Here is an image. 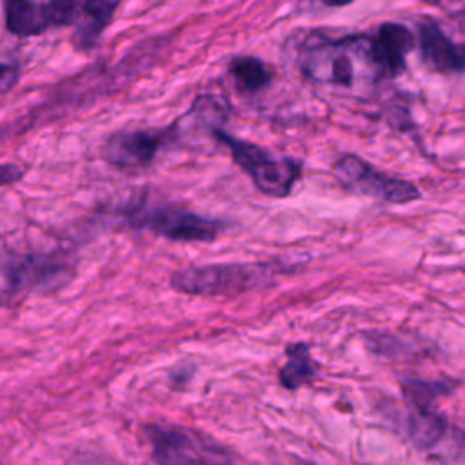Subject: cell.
I'll return each mask as SVG.
<instances>
[{
  "instance_id": "obj_1",
  "label": "cell",
  "mask_w": 465,
  "mask_h": 465,
  "mask_svg": "<svg viewBox=\"0 0 465 465\" xmlns=\"http://www.w3.org/2000/svg\"><path fill=\"white\" fill-rule=\"evenodd\" d=\"M367 54V36L327 38L311 35L298 53L302 74L314 84L351 87L356 76V56Z\"/></svg>"
},
{
  "instance_id": "obj_2",
  "label": "cell",
  "mask_w": 465,
  "mask_h": 465,
  "mask_svg": "<svg viewBox=\"0 0 465 465\" xmlns=\"http://www.w3.org/2000/svg\"><path fill=\"white\" fill-rule=\"evenodd\" d=\"M213 136L229 149L232 162L252 180L256 189L267 196L283 198L291 194L302 176V163L294 158L274 156L252 142L225 133L222 127L214 129Z\"/></svg>"
},
{
  "instance_id": "obj_3",
  "label": "cell",
  "mask_w": 465,
  "mask_h": 465,
  "mask_svg": "<svg viewBox=\"0 0 465 465\" xmlns=\"http://www.w3.org/2000/svg\"><path fill=\"white\" fill-rule=\"evenodd\" d=\"M145 432L158 465H234L229 449L194 429L153 423Z\"/></svg>"
},
{
  "instance_id": "obj_4",
  "label": "cell",
  "mask_w": 465,
  "mask_h": 465,
  "mask_svg": "<svg viewBox=\"0 0 465 465\" xmlns=\"http://www.w3.org/2000/svg\"><path fill=\"white\" fill-rule=\"evenodd\" d=\"M125 220L136 227L176 242H213L223 229V223L178 205L134 203L124 211Z\"/></svg>"
},
{
  "instance_id": "obj_5",
  "label": "cell",
  "mask_w": 465,
  "mask_h": 465,
  "mask_svg": "<svg viewBox=\"0 0 465 465\" xmlns=\"http://www.w3.org/2000/svg\"><path fill=\"white\" fill-rule=\"evenodd\" d=\"M269 274V265L258 263H220L203 267H187L171 274V287L193 296H236L242 294Z\"/></svg>"
},
{
  "instance_id": "obj_6",
  "label": "cell",
  "mask_w": 465,
  "mask_h": 465,
  "mask_svg": "<svg viewBox=\"0 0 465 465\" xmlns=\"http://www.w3.org/2000/svg\"><path fill=\"white\" fill-rule=\"evenodd\" d=\"M65 260L49 252H15L0 262V296L20 298L29 292L54 291L69 278Z\"/></svg>"
},
{
  "instance_id": "obj_7",
  "label": "cell",
  "mask_w": 465,
  "mask_h": 465,
  "mask_svg": "<svg viewBox=\"0 0 465 465\" xmlns=\"http://www.w3.org/2000/svg\"><path fill=\"white\" fill-rule=\"evenodd\" d=\"M334 176L347 191L387 203H411L421 198L412 182L378 171L356 154L340 156L334 163Z\"/></svg>"
},
{
  "instance_id": "obj_8",
  "label": "cell",
  "mask_w": 465,
  "mask_h": 465,
  "mask_svg": "<svg viewBox=\"0 0 465 465\" xmlns=\"http://www.w3.org/2000/svg\"><path fill=\"white\" fill-rule=\"evenodd\" d=\"M51 29L73 27V42L85 51L96 45L120 0H44Z\"/></svg>"
},
{
  "instance_id": "obj_9",
  "label": "cell",
  "mask_w": 465,
  "mask_h": 465,
  "mask_svg": "<svg viewBox=\"0 0 465 465\" xmlns=\"http://www.w3.org/2000/svg\"><path fill=\"white\" fill-rule=\"evenodd\" d=\"M176 134V124L163 129L118 131L104 142L102 158L116 169H142L151 165L160 149Z\"/></svg>"
},
{
  "instance_id": "obj_10",
  "label": "cell",
  "mask_w": 465,
  "mask_h": 465,
  "mask_svg": "<svg viewBox=\"0 0 465 465\" xmlns=\"http://www.w3.org/2000/svg\"><path fill=\"white\" fill-rule=\"evenodd\" d=\"M416 36L398 22H383L367 36V58L378 76L396 78L405 69V58L414 49Z\"/></svg>"
},
{
  "instance_id": "obj_11",
  "label": "cell",
  "mask_w": 465,
  "mask_h": 465,
  "mask_svg": "<svg viewBox=\"0 0 465 465\" xmlns=\"http://www.w3.org/2000/svg\"><path fill=\"white\" fill-rule=\"evenodd\" d=\"M418 47L421 60L440 74L465 73V45L454 42L438 22H418Z\"/></svg>"
},
{
  "instance_id": "obj_12",
  "label": "cell",
  "mask_w": 465,
  "mask_h": 465,
  "mask_svg": "<svg viewBox=\"0 0 465 465\" xmlns=\"http://www.w3.org/2000/svg\"><path fill=\"white\" fill-rule=\"evenodd\" d=\"M5 29L20 38L36 36L51 29L45 4L38 0H2Z\"/></svg>"
},
{
  "instance_id": "obj_13",
  "label": "cell",
  "mask_w": 465,
  "mask_h": 465,
  "mask_svg": "<svg viewBox=\"0 0 465 465\" xmlns=\"http://www.w3.org/2000/svg\"><path fill=\"white\" fill-rule=\"evenodd\" d=\"M234 87L242 94H256L269 87L272 73L265 62L254 56H234L227 67Z\"/></svg>"
},
{
  "instance_id": "obj_14",
  "label": "cell",
  "mask_w": 465,
  "mask_h": 465,
  "mask_svg": "<svg viewBox=\"0 0 465 465\" xmlns=\"http://www.w3.org/2000/svg\"><path fill=\"white\" fill-rule=\"evenodd\" d=\"M445 420L430 409H416L407 420L409 438L421 449H430L445 436Z\"/></svg>"
},
{
  "instance_id": "obj_15",
  "label": "cell",
  "mask_w": 465,
  "mask_h": 465,
  "mask_svg": "<svg viewBox=\"0 0 465 465\" xmlns=\"http://www.w3.org/2000/svg\"><path fill=\"white\" fill-rule=\"evenodd\" d=\"M314 365L307 343H292L287 347V363L280 369L278 380L285 389H298L312 380Z\"/></svg>"
},
{
  "instance_id": "obj_16",
  "label": "cell",
  "mask_w": 465,
  "mask_h": 465,
  "mask_svg": "<svg viewBox=\"0 0 465 465\" xmlns=\"http://www.w3.org/2000/svg\"><path fill=\"white\" fill-rule=\"evenodd\" d=\"M405 398L416 409H430L432 401L440 396L447 394L450 389L440 381H425V380H407L401 385Z\"/></svg>"
},
{
  "instance_id": "obj_17",
  "label": "cell",
  "mask_w": 465,
  "mask_h": 465,
  "mask_svg": "<svg viewBox=\"0 0 465 465\" xmlns=\"http://www.w3.org/2000/svg\"><path fill=\"white\" fill-rule=\"evenodd\" d=\"M20 80V67L15 64L0 62V93L11 91Z\"/></svg>"
},
{
  "instance_id": "obj_18",
  "label": "cell",
  "mask_w": 465,
  "mask_h": 465,
  "mask_svg": "<svg viewBox=\"0 0 465 465\" xmlns=\"http://www.w3.org/2000/svg\"><path fill=\"white\" fill-rule=\"evenodd\" d=\"M24 169L15 163H0V185H11L22 180Z\"/></svg>"
},
{
  "instance_id": "obj_19",
  "label": "cell",
  "mask_w": 465,
  "mask_h": 465,
  "mask_svg": "<svg viewBox=\"0 0 465 465\" xmlns=\"http://www.w3.org/2000/svg\"><path fill=\"white\" fill-rule=\"evenodd\" d=\"M323 5L327 7H343V5H349L352 4L354 0H320Z\"/></svg>"
},
{
  "instance_id": "obj_20",
  "label": "cell",
  "mask_w": 465,
  "mask_h": 465,
  "mask_svg": "<svg viewBox=\"0 0 465 465\" xmlns=\"http://www.w3.org/2000/svg\"><path fill=\"white\" fill-rule=\"evenodd\" d=\"M420 2H427V4H441V2H447V0H420Z\"/></svg>"
}]
</instances>
